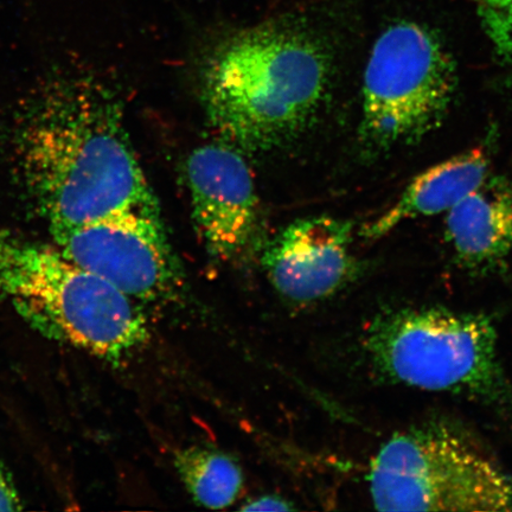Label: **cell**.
I'll use <instances>...</instances> for the list:
<instances>
[{"mask_svg":"<svg viewBox=\"0 0 512 512\" xmlns=\"http://www.w3.org/2000/svg\"><path fill=\"white\" fill-rule=\"evenodd\" d=\"M334 59L312 32L273 24L217 47L202 76L211 125L230 145L270 151L302 137L328 104Z\"/></svg>","mask_w":512,"mask_h":512,"instance_id":"cell-2","label":"cell"},{"mask_svg":"<svg viewBox=\"0 0 512 512\" xmlns=\"http://www.w3.org/2000/svg\"><path fill=\"white\" fill-rule=\"evenodd\" d=\"M22 508L14 480L0 463V511H16Z\"/></svg>","mask_w":512,"mask_h":512,"instance_id":"cell-14","label":"cell"},{"mask_svg":"<svg viewBox=\"0 0 512 512\" xmlns=\"http://www.w3.org/2000/svg\"><path fill=\"white\" fill-rule=\"evenodd\" d=\"M457 67L430 30L400 22L384 30L364 72L360 143L369 155L419 144L443 124Z\"/></svg>","mask_w":512,"mask_h":512,"instance_id":"cell-6","label":"cell"},{"mask_svg":"<svg viewBox=\"0 0 512 512\" xmlns=\"http://www.w3.org/2000/svg\"><path fill=\"white\" fill-rule=\"evenodd\" d=\"M192 217L215 258L239 259L256 245L260 207L245 158L233 145L197 147L187 162Z\"/></svg>","mask_w":512,"mask_h":512,"instance_id":"cell-8","label":"cell"},{"mask_svg":"<svg viewBox=\"0 0 512 512\" xmlns=\"http://www.w3.org/2000/svg\"><path fill=\"white\" fill-rule=\"evenodd\" d=\"M361 348L381 380L512 406L497 331L483 313L443 307L384 310L364 328Z\"/></svg>","mask_w":512,"mask_h":512,"instance_id":"cell-4","label":"cell"},{"mask_svg":"<svg viewBox=\"0 0 512 512\" xmlns=\"http://www.w3.org/2000/svg\"><path fill=\"white\" fill-rule=\"evenodd\" d=\"M476 4L485 34L512 66V0H476Z\"/></svg>","mask_w":512,"mask_h":512,"instance_id":"cell-13","label":"cell"},{"mask_svg":"<svg viewBox=\"0 0 512 512\" xmlns=\"http://www.w3.org/2000/svg\"><path fill=\"white\" fill-rule=\"evenodd\" d=\"M352 229L349 221L317 216L281 230L262 254L275 290L296 304L320 302L341 291L360 273Z\"/></svg>","mask_w":512,"mask_h":512,"instance_id":"cell-9","label":"cell"},{"mask_svg":"<svg viewBox=\"0 0 512 512\" xmlns=\"http://www.w3.org/2000/svg\"><path fill=\"white\" fill-rule=\"evenodd\" d=\"M0 298L42 335L117 362L149 339L136 300L55 245L0 227Z\"/></svg>","mask_w":512,"mask_h":512,"instance_id":"cell-3","label":"cell"},{"mask_svg":"<svg viewBox=\"0 0 512 512\" xmlns=\"http://www.w3.org/2000/svg\"><path fill=\"white\" fill-rule=\"evenodd\" d=\"M489 164L483 147H476L432 166L413 179L392 207L364 226L362 236L380 239L405 221L447 213L485 181Z\"/></svg>","mask_w":512,"mask_h":512,"instance_id":"cell-11","label":"cell"},{"mask_svg":"<svg viewBox=\"0 0 512 512\" xmlns=\"http://www.w3.org/2000/svg\"><path fill=\"white\" fill-rule=\"evenodd\" d=\"M371 499L380 511L512 512V476L446 425L399 433L371 460Z\"/></svg>","mask_w":512,"mask_h":512,"instance_id":"cell-5","label":"cell"},{"mask_svg":"<svg viewBox=\"0 0 512 512\" xmlns=\"http://www.w3.org/2000/svg\"><path fill=\"white\" fill-rule=\"evenodd\" d=\"M25 194L51 236L120 211L160 215L110 88L59 76L32 94L14 133Z\"/></svg>","mask_w":512,"mask_h":512,"instance_id":"cell-1","label":"cell"},{"mask_svg":"<svg viewBox=\"0 0 512 512\" xmlns=\"http://www.w3.org/2000/svg\"><path fill=\"white\" fill-rule=\"evenodd\" d=\"M293 509L290 503L279 497H261L243 507L245 511H291Z\"/></svg>","mask_w":512,"mask_h":512,"instance_id":"cell-15","label":"cell"},{"mask_svg":"<svg viewBox=\"0 0 512 512\" xmlns=\"http://www.w3.org/2000/svg\"><path fill=\"white\" fill-rule=\"evenodd\" d=\"M446 238L460 264L494 270L512 252V181H485L447 211Z\"/></svg>","mask_w":512,"mask_h":512,"instance_id":"cell-10","label":"cell"},{"mask_svg":"<svg viewBox=\"0 0 512 512\" xmlns=\"http://www.w3.org/2000/svg\"><path fill=\"white\" fill-rule=\"evenodd\" d=\"M175 466L195 502L208 509H224L238 498L242 488L240 467L226 454L191 447L178 452Z\"/></svg>","mask_w":512,"mask_h":512,"instance_id":"cell-12","label":"cell"},{"mask_svg":"<svg viewBox=\"0 0 512 512\" xmlns=\"http://www.w3.org/2000/svg\"><path fill=\"white\" fill-rule=\"evenodd\" d=\"M53 238L69 260L136 302L171 299L183 286L160 215L120 211Z\"/></svg>","mask_w":512,"mask_h":512,"instance_id":"cell-7","label":"cell"}]
</instances>
